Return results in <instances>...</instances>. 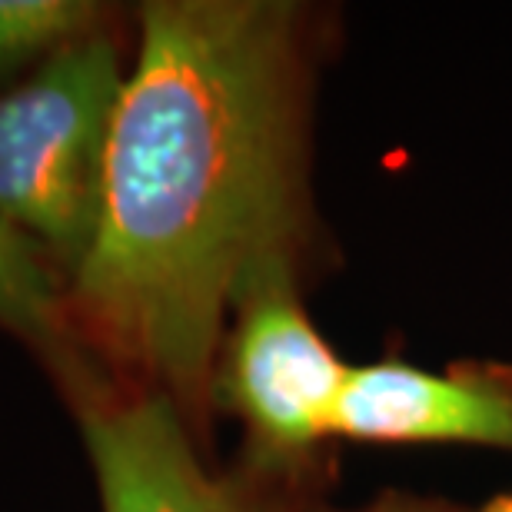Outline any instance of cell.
I'll use <instances>...</instances> for the list:
<instances>
[{
	"mask_svg": "<svg viewBox=\"0 0 512 512\" xmlns=\"http://www.w3.org/2000/svg\"><path fill=\"white\" fill-rule=\"evenodd\" d=\"M479 512H512V493H506V496H496L493 503H486Z\"/></svg>",
	"mask_w": 512,
	"mask_h": 512,
	"instance_id": "9",
	"label": "cell"
},
{
	"mask_svg": "<svg viewBox=\"0 0 512 512\" xmlns=\"http://www.w3.org/2000/svg\"><path fill=\"white\" fill-rule=\"evenodd\" d=\"M124 77L117 37L100 30L0 94V213L60 263L64 280L97 230Z\"/></svg>",
	"mask_w": 512,
	"mask_h": 512,
	"instance_id": "2",
	"label": "cell"
},
{
	"mask_svg": "<svg viewBox=\"0 0 512 512\" xmlns=\"http://www.w3.org/2000/svg\"><path fill=\"white\" fill-rule=\"evenodd\" d=\"M350 370L306 313L300 263L280 260L253 273L233 303L213 386V406H227L243 423L240 473L300 499L336 439L333 419Z\"/></svg>",
	"mask_w": 512,
	"mask_h": 512,
	"instance_id": "3",
	"label": "cell"
},
{
	"mask_svg": "<svg viewBox=\"0 0 512 512\" xmlns=\"http://www.w3.org/2000/svg\"><path fill=\"white\" fill-rule=\"evenodd\" d=\"M306 512H333V509H306ZM353 512H466V509H456L453 503H443V499L386 493V496H376L370 506L353 509Z\"/></svg>",
	"mask_w": 512,
	"mask_h": 512,
	"instance_id": "8",
	"label": "cell"
},
{
	"mask_svg": "<svg viewBox=\"0 0 512 512\" xmlns=\"http://www.w3.org/2000/svg\"><path fill=\"white\" fill-rule=\"evenodd\" d=\"M60 389L80 419L104 512H306L250 476L213 473L183 413L157 389L84 360Z\"/></svg>",
	"mask_w": 512,
	"mask_h": 512,
	"instance_id": "4",
	"label": "cell"
},
{
	"mask_svg": "<svg viewBox=\"0 0 512 512\" xmlns=\"http://www.w3.org/2000/svg\"><path fill=\"white\" fill-rule=\"evenodd\" d=\"M320 17L293 0H150L107 137L77 346L207 433L237 296L310 243Z\"/></svg>",
	"mask_w": 512,
	"mask_h": 512,
	"instance_id": "1",
	"label": "cell"
},
{
	"mask_svg": "<svg viewBox=\"0 0 512 512\" xmlns=\"http://www.w3.org/2000/svg\"><path fill=\"white\" fill-rule=\"evenodd\" d=\"M336 439L376 446H483L512 453V363L459 360L439 373L399 360L353 366Z\"/></svg>",
	"mask_w": 512,
	"mask_h": 512,
	"instance_id": "5",
	"label": "cell"
},
{
	"mask_svg": "<svg viewBox=\"0 0 512 512\" xmlns=\"http://www.w3.org/2000/svg\"><path fill=\"white\" fill-rule=\"evenodd\" d=\"M107 20V7L90 0H0V80L100 34Z\"/></svg>",
	"mask_w": 512,
	"mask_h": 512,
	"instance_id": "7",
	"label": "cell"
},
{
	"mask_svg": "<svg viewBox=\"0 0 512 512\" xmlns=\"http://www.w3.org/2000/svg\"><path fill=\"white\" fill-rule=\"evenodd\" d=\"M0 326L20 336L57 380L84 360L67 313V280L50 256L0 213Z\"/></svg>",
	"mask_w": 512,
	"mask_h": 512,
	"instance_id": "6",
	"label": "cell"
}]
</instances>
